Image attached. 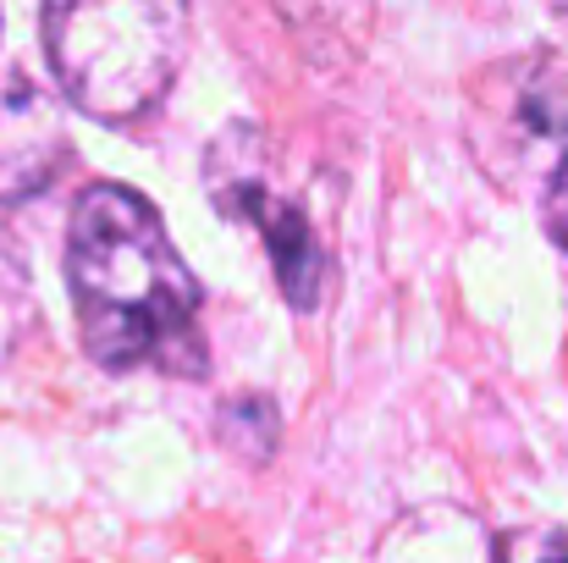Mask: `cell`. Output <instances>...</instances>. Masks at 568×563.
<instances>
[{
	"label": "cell",
	"mask_w": 568,
	"mask_h": 563,
	"mask_svg": "<svg viewBox=\"0 0 568 563\" xmlns=\"http://www.w3.org/2000/svg\"><path fill=\"white\" fill-rule=\"evenodd\" d=\"M558 11H564V17H568V0H558Z\"/></svg>",
	"instance_id": "cell-7"
},
{
	"label": "cell",
	"mask_w": 568,
	"mask_h": 563,
	"mask_svg": "<svg viewBox=\"0 0 568 563\" xmlns=\"http://www.w3.org/2000/svg\"><path fill=\"white\" fill-rule=\"evenodd\" d=\"M508 563H568L564 547H547V553H514Z\"/></svg>",
	"instance_id": "cell-6"
},
{
	"label": "cell",
	"mask_w": 568,
	"mask_h": 563,
	"mask_svg": "<svg viewBox=\"0 0 568 563\" xmlns=\"http://www.w3.org/2000/svg\"><path fill=\"white\" fill-rule=\"evenodd\" d=\"M67 161V128L55 100L17 67L0 72V199H28Z\"/></svg>",
	"instance_id": "cell-4"
},
{
	"label": "cell",
	"mask_w": 568,
	"mask_h": 563,
	"mask_svg": "<svg viewBox=\"0 0 568 563\" xmlns=\"http://www.w3.org/2000/svg\"><path fill=\"white\" fill-rule=\"evenodd\" d=\"M39 28L61 94L94 122L150 117L189 56V0H44Z\"/></svg>",
	"instance_id": "cell-2"
},
{
	"label": "cell",
	"mask_w": 568,
	"mask_h": 563,
	"mask_svg": "<svg viewBox=\"0 0 568 563\" xmlns=\"http://www.w3.org/2000/svg\"><path fill=\"white\" fill-rule=\"evenodd\" d=\"M547 227L568 249V139H564V155H558V172H552V188H547Z\"/></svg>",
	"instance_id": "cell-5"
},
{
	"label": "cell",
	"mask_w": 568,
	"mask_h": 563,
	"mask_svg": "<svg viewBox=\"0 0 568 563\" xmlns=\"http://www.w3.org/2000/svg\"><path fill=\"white\" fill-rule=\"evenodd\" d=\"M204 188H210L221 215H232L237 227H254L265 238L287 304L293 310H315L321 293H326V254H321L315 227L304 221V210L276 193L271 150H265V139L248 122L221 128V139L204 155Z\"/></svg>",
	"instance_id": "cell-3"
},
{
	"label": "cell",
	"mask_w": 568,
	"mask_h": 563,
	"mask_svg": "<svg viewBox=\"0 0 568 563\" xmlns=\"http://www.w3.org/2000/svg\"><path fill=\"white\" fill-rule=\"evenodd\" d=\"M67 282L94 365L204 375L199 282L150 199L116 183L83 188L67 227Z\"/></svg>",
	"instance_id": "cell-1"
}]
</instances>
